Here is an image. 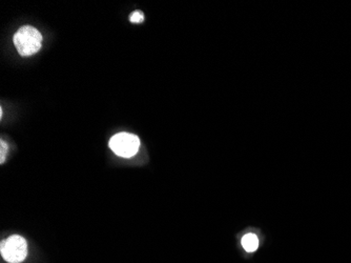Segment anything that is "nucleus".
<instances>
[{"label": "nucleus", "mask_w": 351, "mask_h": 263, "mask_svg": "<svg viewBox=\"0 0 351 263\" xmlns=\"http://www.w3.org/2000/svg\"><path fill=\"white\" fill-rule=\"evenodd\" d=\"M13 41L21 56H31L40 50L42 36L37 29L26 26L16 32Z\"/></svg>", "instance_id": "obj_1"}, {"label": "nucleus", "mask_w": 351, "mask_h": 263, "mask_svg": "<svg viewBox=\"0 0 351 263\" xmlns=\"http://www.w3.org/2000/svg\"><path fill=\"white\" fill-rule=\"evenodd\" d=\"M2 256L10 263H19L23 261L28 254V245L24 238L18 235L11 236L2 242Z\"/></svg>", "instance_id": "obj_2"}, {"label": "nucleus", "mask_w": 351, "mask_h": 263, "mask_svg": "<svg viewBox=\"0 0 351 263\" xmlns=\"http://www.w3.org/2000/svg\"><path fill=\"white\" fill-rule=\"evenodd\" d=\"M140 147L139 138L130 133H119L110 140V148L112 151L124 158H131L137 154Z\"/></svg>", "instance_id": "obj_3"}, {"label": "nucleus", "mask_w": 351, "mask_h": 263, "mask_svg": "<svg viewBox=\"0 0 351 263\" xmlns=\"http://www.w3.org/2000/svg\"><path fill=\"white\" fill-rule=\"evenodd\" d=\"M241 244H242V248L244 249L245 252L254 253V252H256L259 249L260 240H259V237L256 234L248 233V234H245L242 237Z\"/></svg>", "instance_id": "obj_4"}, {"label": "nucleus", "mask_w": 351, "mask_h": 263, "mask_svg": "<svg viewBox=\"0 0 351 263\" xmlns=\"http://www.w3.org/2000/svg\"><path fill=\"white\" fill-rule=\"evenodd\" d=\"M143 18H144V16H143V13L142 12H140V11H136L135 13H133L130 17V19L133 23H140V22H142L143 21Z\"/></svg>", "instance_id": "obj_5"}, {"label": "nucleus", "mask_w": 351, "mask_h": 263, "mask_svg": "<svg viewBox=\"0 0 351 263\" xmlns=\"http://www.w3.org/2000/svg\"><path fill=\"white\" fill-rule=\"evenodd\" d=\"M0 156H2V158H0V162L4 163L5 159H6V155L8 153V145H6V142L4 141V140H2L0 141Z\"/></svg>", "instance_id": "obj_6"}]
</instances>
